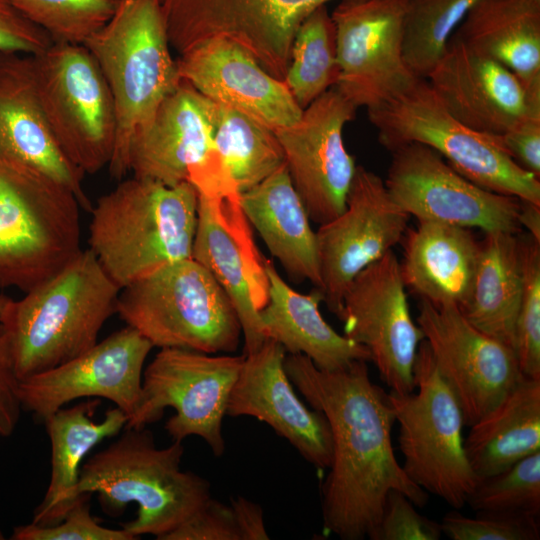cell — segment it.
I'll return each instance as SVG.
<instances>
[{
  "mask_svg": "<svg viewBox=\"0 0 540 540\" xmlns=\"http://www.w3.org/2000/svg\"><path fill=\"white\" fill-rule=\"evenodd\" d=\"M284 368L330 427L332 459L321 486L327 533L341 540L369 538L391 490L405 494L416 507L426 505L428 493L396 459L391 441L394 412L388 394L372 382L367 361L327 371L304 355L288 354Z\"/></svg>",
  "mask_w": 540,
  "mask_h": 540,
  "instance_id": "1",
  "label": "cell"
},
{
  "mask_svg": "<svg viewBox=\"0 0 540 540\" xmlns=\"http://www.w3.org/2000/svg\"><path fill=\"white\" fill-rule=\"evenodd\" d=\"M119 292L87 248L23 297L11 299L0 320V348L18 380L92 348L116 313Z\"/></svg>",
  "mask_w": 540,
  "mask_h": 540,
  "instance_id": "2",
  "label": "cell"
},
{
  "mask_svg": "<svg viewBox=\"0 0 540 540\" xmlns=\"http://www.w3.org/2000/svg\"><path fill=\"white\" fill-rule=\"evenodd\" d=\"M90 213L88 249L120 289L192 257L198 194L189 182L122 179Z\"/></svg>",
  "mask_w": 540,
  "mask_h": 540,
  "instance_id": "3",
  "label": "cell"
},
{
  "mask_svg": "<svg viewBox=\"0 0 540 540\" xmlns=\"http://www.w3.org/2000/svg\"><path fill=\"white\" fill-rule=\"evenodd\" d=\"M183 454L181 441L159 448L146 427H125L115 442L81 466L74 499L96 493L112 515L134 503L137 517L122 528L136 539L152 535L163 540L212 497L207 479L181 470Z\"/></svg>",
  "mask_w": 540,
  "mask_h": 540,
  "instance_id": "4",
  "label": "cell"
},
{
  "mask_svg": "<svg viewBox=\"0 0 540 540\" xmlns=\"http://www.w3.org/2000/svg\"><path fill=\"white\" fill-rule=\"evenodd\" d=\"M84 46L110 89L116 113L111 177L129 172L127 151L136 131L182 81L171 55L158 0H120L108 23Z\"/></svg>",
  "mask_w": 540,
  "mask_h": 540,
  "instance_id": "5",
  "label": "cell"
},
{
  "mask_svg": "<svg viewBox=\"0 0 540 540\" xmlns=\"http://www.w3.org/2000/svg\"><path fill=\"white\" fill-rule=\"evenodd\" d=\"M116 313L160 349L229 354L241 341V323L231 300L192 257L120 289Z\"/></svg>",
  "mask_w": 540,
  "mask_h": 540,
  "instance_id": "6",
  "label": "cell"
},
{
  "mask_svg": "<svg viewBox=\"0 0 540 540\" xmlns=\"http://www.w3.org/2000/svg\"><path fill=\"white\" fill-rule=\"evenodd\" d=\"M379 142L390 152L417 142L435 150L458 173L487 190L540 205V181L508 154L501 136L476 131L454 118L427 80L368 110Z\"/></svg>",
  "mask_w": 540,
  "mask_h": 540,
  "instance_id": "7",
  "label": "cell"
},
{
  "mask_svg": "<svg viewBox=\"0 0 540 540\" xmlns=\"http://www.w3.org/2000/svg\"><path fill=\"white\" fill-rule=\"evenodd\" d=\"M413 378L412 392L388 394L399 424L402 468L427 493L461 509L479 479L466 457L461 408L424 339L417 351Z\"/></svg>",
  "mask_w": 540,
  "mask_h": 540,
  "instance_id": "8",
  "label": "cell"
},
{
  "mask_svg": "<svg viewBox=\"0 0 540 540\" xmlns=\"http://www.w3.org/2000/svg\"><path fill=\"white\" fill-rule=\"evenodd\" d=\"M76 196L42 177L0 164V288L27 292L82 249Z\"/></svg>",
  "mask_w": 540,
  "mask_h": 540,
  "instance_id": "9",
  "label": "cell"
},
{
  "mask_svg": "<svg viewBox=\"0 0 540 540\" xmlns=\"http://www.w3.org/2000/svg\"><path fill=\"white\" fill-rule=\"evenodd\" d=\"M31 60L38 100L62 153L84 175L108 167L116 142L115 106L89 50L52 43Z\"/></svg>",
  "mask_w": 540,
  "mask_h": 540,
  "instance_id": "10",
  "label": "cell"
},
{
  "mask_svg": "<svg viewBox=\"0 0 540 540\" xmlns=\"http://www.w3.org/2000/svg\"><path fill=\"white\" fill-rule=\"evenodd\" d=\"M244 358L243 353L216 355L160 349L143 371L140 401L126 427H146L171 407L175 414L167 420L165 429L173 441L199 436L214 456H223V419Z\"/></svg>",
  "mask_w": 540,
  "mask_h": 540,
  "instance_id": "11",
  "label": "cell"
},
{
  "mask_svg": "<svg viewBox=\"0 0 540 540\" xmlns=\"http://www.w3.org/2000/svg\"><path fill=\"white\" fill-rule=\"evenodd\" d=\"M158 1L168 41L179 55L208 39H227L283 80L297 29L331 0Z\"/></svg>",
  "mask_w": 540,
  "mask_h": 540,
  "instance_id": "12",
  "label": "cell"
},
{
  "mask_svg": "<svg viewBox=\"0 0 540 540\" xmlns=\"http://www.w3.org/2000/svg\"><path fill=\"white\" fill-rule=\"evenodd\" d=\"M408 0H341L331 18L338 77L334 87L356 108H377L418 78L403 53Z\"/></svg>",
  "mask_w": 540,
  "mask_h": 540,
  "instance_id": "13",
  "label": "cell"
},
{
  "mask_svg": "<svg viewBox=\"0 0 540 540\" xmlns=\"http://www.w3.org/2000/svg\"><path fill=\"white\" fill-rule=\"evenodd\" d=\"M391 153L385 185L395 203L418 222L479 228L485 233L522 230L520 199L473 183L424 144L407 143Z\"/></svg>",
  "mask_w": 540,
  "mask_h": 540,
  "instance_id": "14",
  "label": "cell"
},
{
  "mask_svg": "<svg viewBox=\"0 0 540 540\" xmlns=\"http://www.w3.org/2000/svg\"><path fill=\"white\" fill-rule=\"evenodd\" d=\"M337 317L344 323V335L368 350L390 391L414 390L413 367L424 338L412 319L400 262L392 250L354 277Z\"/></svg>",
  "mask_w": 540,
  "mask_h": 540,
  "instance_id": "15",
  "label": "cell"
},
{
  "mask_svg": "<svg viewBox=\"0 0 540 540\" xmlns=\"http://www.w3.org/2000/svg\"><path fill=\"white\" fill-rule=\"evenodd\" d=\"M416 323L466 426L493 411L524 377L515 351L474 327L458 307L421 300Z\"/></svg>",
  "mask_w": 540,
  "mask_h": 540,
  "instance_id": "16",
  "label": "cell"
},
{
  "mask_svg": "<svg viewBox=\"0 0 540 540\" xmlns=\"http://www.w3.org/2000/svg\"><path fill=\"white\" fill-rule=\"evenodd\" d=\"M409 217L380 176L357 166L345 209L316 231L320 290L332 313L354 277L403 239Z\"/></svg>",
  "mask_w": 540,
  "mask_h": 540,
  "instance_id": "17",
  "label": "cell"
},
{
  "mask_svg": "<svg viewBox=\"0 0 540 540\" xmlns=\"http://www.w3.org/2000/svg\"><path fill=\"white\" fill-rule=\"evenodd\" d=\"M355 111L333 86L304 108L295 124L274 130L291 182L310 220L319 225L346 206L357 166L344 145L343 129Z\"/></svg>",
  "mask_w": 540,
  "mask_h": 540,
  "instance_id": "18",
  "label": "cell"
},
{
  "mask_svg": "<svg viewBox=\"0 0 540 540\" xmlns=\"http://www.w3.org/2000/svg\"><path fill=\"white\" fill-rule=\"evenodd\" d=\"M218 104L186 81L134 132L127 166L134 177L167 186L193 183L224 164L214 144Z\"/></svg>",
  "mask_w": 540,
  "mask_h": 540,
  "instance_id": "19",
  "label": "cell"
},
{
  "mask_svg": "<svg viewBox=\"0 0 540 540\" xmlns=\"http://www.w3.org/2000/svg\"><path fill=\"white\" fill-rule=\"evenodd\" d=\"M153 345L126 325L83 354L19 381L22 409L44 421L80 398L110 400L128 417L142 392L143 367Z\"/></svg>",
  "mask_w": 540,
  "mask_h": 540,
  "instance_id": "20",
  "label": "cell"
},
{
  "mask_svg": "<svg viewBox=\"0 0 540 540\" xmlns=\"http://www.w3.org/2000/svg\"><path fill=\"white\" fill-rule=\"evenodd\" d=\"M426 79L454 118L482 133L502 136L540 115V93L528 91L503 64L453 35Z\"/></svg>",
  "mask_w": 540,
  "mask_h": 540,
  "instance_id": "21",
  "label": "cell"
},
{
  "mask_svg": "<svg viewBox=\"0 0 540 540\" xmlns=\"http://www.w3.org/2000/svg\"><path fill=\"white\" fill-rule=\"evenodd\" d=\"M286 355L284 348L269 338L258 350L246 354L226 414L266 423L308 463L328 469L332 459L329 424L320 411L309 409L295 393L284 368Z\"/></svg>",
  "mask_w": 540,
  "mask_h": 540,
  "instance_id": "22",
  "label": "cell"
},
{
  "mask_svg": "<svg viewBox=\"0 0 540 540\" xmlns=\"http://www.w3.org/2000/svg\"><path fill=\"white\" fill-rule=\"evenodd\" d=\"M0 164L68 189L90 212L84 174L62 153L44 117L31 55L0 52Z\"/></svg>",
  "mask_w": 540,
  "mask_h": 540,
  "instance_id": "23",
  "label": "cell"
},
{
  "mask_svg": "<svg viewBox=\"0 0 540 540\" xmlns=\"http://www.w3.org/2000/svg\"><path fill=\"white\" fill-rule=\"evenodd\" d=\"M176 62L181 80L202 95L272 130L293 125L302 115L285 82L232 41L208 39L182 53Z\"/></svg>",
  "mask_w": 540,
  "mask_h": 540,
  "instance_id": "24",
  "label": "cell"
},
{
  "mask_svg": "<svg viewBox=\"0 0 540 540\" xmlns=\"http://www.w3.org/2000/svg\"><path fill=\"white\" fill-rule=\"evenodd\" d=\"M403 239L400 270L406 288L436 306L461 309L470 296L480 254L471 229L420 221Z\"/></svg>",
  "mask_w": 540,
  "mask_h": 540,
  "instance_id": "25",
  "label": "cell"
},
{
  "mask_svg": "<svg viewBox=\"0 0 540 540\" xmlns=\"http://www.w3.org/2000/svg\"><path fill=\"white\" fill-rule=\"evenodd\" d=\"M268 299L258 311L267 338L278 342L288 354L308 357L322 370L342 369L357 360L370 361L368 350L336 332L323 318L320 289L308 294L292 289L265 260Z\"/></svg>",
  "mask_w": 540,
  "mask_h": 540,
  "instance_id": "26",
  "label": "cell"
},
{
  "mask_svg": "<svg viewBox=\"0 0 540 540\" xmlns=\"http://www.w3.org/2000/svg\"><path fill=\"white\" fill-rule=\"evenodd\" d=\"M240 201L248 222L288 275L320 289L316 232L286 165L241 193Z\"/></svg>",
  "mask_w": 540,
  "mask_h": 540,
  "instance_id": "27",
  "label": "cell"
},
{
  "mask_svg": "<svg viewBox=\"0 0 540 540\" xmlns=\"http://www.w3.org/2000/svg\"><path fill=\"white\" fill-rule=\"evenodd\" d=\"M99 403L88 400L71 408L62 407L43 421L51 444V474L31 523L51 526L63 520L79 500L75 501L74 491L86 454L126 427L128 417L116 406L106 411L102 421H93Z\"/></svg>",
  "mask_w": 540,
  "mask_h": 540,
  "instance_id": "28",
  "label": "cell"
},
{
  "mask_svg": "<svg viewBox=\"0 0 540 540\" xmlns=\"http://www.w3.org/2000/svg\"><path fill=\"white\" fill-rule=\"evenodd\" d=\"M453 36L511 70L540 93V5L527 0H479Z\"/></svg>",
  "mask_w": 540,
  "mask_h": 540,
  "instance_id": "29",
  "label": "cell"
},
{
  "mask_svg": "<svg viewBox=\"0 0 540 540\" xmlns=\"http://www.w3.org/2000/svg\"><path fill=\"white\" fill-rule=\"evenodd\" d=\"M470 427L464 449L478 479L540 451V379L523 377L493 411Z\"/></svg>",
  "mask_w": 540,
  "mask_h": 540,
  "instance_id": "30",
  "label": "cell"
},
{
  "mask_svg": "<svg viewBox=\"0 0 540 540\" xmlns=\"http://www.w3.org/2000/svg\"><path fill=\"white\" fill-rule=\"evenodd\" d=\"M522 293L518 234L488 232L470 296L460 309L474 327L515 351V327Z\"/></svg>",
  "mask_w": 540,
  "mask_h": 540,
  "instance_id": "31",
  "label": "cell"
},
{
  "mask_svg": "<svg viewBox=\"0 0 540 540\" xmlns=\"http://www.w3.org/2000/svg\"><path fill=\"white\" fill-rule=\"evenodd\" d=\"M192 258L211 273L231 300L241 323L243 354L258 350L268 338L254 304L244 257L238 244L199 197Z\"/></svg>",
  "mask_w": 540,
  "mask_h": 540,
  "instance_id": "32",
  "label": "cell"
},
{
  "mask_svg": "<svg viewBox=\"0 0 540 540\" xmlns=\"http://www.w3.org/2000/svg\"><path fill=\"white\" fill-rule=\"evenodd\" d=\"M214 144L240 193L256 186L285 164L274 130L245 113L220 104Z\"/></svg>",
  "mask_w": 540,
  "mask_h": 540,
  "instance_id": "33",
  "label": "cell"
},
{
  "mask_svg": "<svg viewBox=\"0 0 540 540\" xmlns=\"http://www.w3.org/2000/svg\"><path fill=\"white\" fill-rule=\"evenodd\" d=\"M337 77L334 25L326 5H322L297 29L283 81L304 109L333 87Z\"/></svg>",
  "mask_w": 540,
  "mask_h": 540,
  "instance_id": "34",
  "label": "cell"
},
{
  "mask_svg": "<svg viewBox=\"0 0 540 540\" xmlns=\"http://www.w3.org/2000/svg\"><path fill=\"white\" fill-rule=\"evenodd\" d=\"M479 0H408L403 53L410 70L426 79L444 55L450 38Z\"/></svg>",
  "mask_w": 540,
  "mask_h": 540,
  "instance_id": "35",
  "label": "cell"
},
{
  "mask_svg": "<svg viewBox=\"0 0 540 540\" xmlns=\"http://www.w3.org/2000/svg\"><path fill=\"white\" fill-rule=\"evenodd\" d=\"M53 43L84 45L114 15L120 0H11Z\"/></svg>",
  "mask_w": 540,
  "mask_h": 540,
  "instance_id": "36",
  "label": "cell"
},
{
  "mask_svg": "<svg viewBox=\"0 0 540 540\" xmlns=\"http://www.w3.org/2000/svg\"><path fill=\"white\" fill-rule=\"evenodd\" d=\"M466 504L476 512L540 513V451L495 475L479 479Z\"/></svg>",
  "mask_w": 540,
  "mask_h": 540,
  "instance_id": "37",
  "label": "cell"
},
{
  "mask_svg": "<svg viewBox=\"0 0 540 540\" xmlns=\"http://www.w3.org/2000/svg\"><path fill=\"white\" fill-rule=\"evenodd\" d=\"M522 293L515 327V353L524 377L540 379V242L519 236Z\"/></svg>",
  "mask_w": 540,
  "mask_h": 540,
  "instance_id": "38",
  "label": "cell"
},
{
  "mask_svg": "<svg viewBox=\"0 0 540 540\" xmlns=\"http://www.w3.org/2000/svg\"><path fill=\"white\" fill-rule=\"evenodd\" d=\"M442 533L452 540H538L539 515L522 512L479 511L475 517L447 513Z\"/></svg>",
  "mask_w": 540,
  "mask_h": 540,
  "instance_id": "39",
  "label": "cell"
},
{
  "mask_svg": "<svg viewBox=\"0 0 540 540\" xmlns=\"http://www.w3.org/2000/svg\"><path fill=\"white\" fill-rule=\"evenodd\" d=\"M89 494L79 498L59 523L39 526L33 523L15 527L13 540H135L125 529L101 526L90 514Z\"/></svg>",
  "mask_w": 540,
  "mask_h": 540,
  "instance_id": "40",
  "label": "cell"
},
{
  "mask_svg": "<svg viewBox=\"0 0 540 540\" xmlns=\"http://www.w3.org/2000/svg\"><path fill=\"white\" fill-rule=\"evenodd\" d=\"M440 522L416 510V505L402 492L391 490L385 499L381 518L369 536L371 540H438Z\"/></svg>",
  "mask_w": 540,
  "mask_h": 540,
  "instance_id": "41",
  "label": "cell"
},
{
  "mask_svg": "<svg viewBox=\"0 0 540 540\" xmlns=\"http://www.w3.org/2000/svg\"><path fill=\"white\" fill-rule=\"evenodd\" d=\"M163 540H240L230 505L208 499Z\"/></svg>",
  "mask_w": 540,
  "mask_h": 540,
  "instance_id": "42",
  "label": "cell"
},
{
  "mask_svg": "<svg viewBox=\"0 0 540 540\" xmlns=\"http://www.w3.org/2000/svg\"><path fill=\"white\" fill-rule=\"evenodd\" d=\"M52 43L48 34L28 20L11 0H0V52L33 56Z\"/></svg>",
  "mask_w": 540,
  "mask_h": 540,
  "instance_id": "43",
  "label": "cell"
},
{
  "mask_svg": "<svg viewBox=\"0 0 540 540\" xmlns=\"http://www.w3.org/2000/svg\"><path fill=\"white\" fill-rule=\"evenodd\" d=\"M501 141L508 154L523 169L540 176V115H532L507 133Z\"/></svg>",
  "mask_w": 540,
  "mask_h": 540,
  "instance_id": "44",
  "label": "cell"
},
{
  "mask_svg": "<svg viewBox=\"0 0 540 540\" xmlns=\"http://www.w3.org/2000/svg\"><path fill=\"white\" fill-rule=\"evenodd\" d=\"M19 380L5 360L0 348V436L15 431L22 406L18 394Z\"/></svg>",
  "mask_w": 540,
  "mask_h": 540,
  "instance_id": "45",
  "label": "cell"
},
{
  "mask_svg": "<svg viewBox=\"0 0 540 540\" xmlns=\"http://www.w3.org/2000/svg\"><path fill=\"white\" fill-rule=\"evenodd\" d=\"M240 540H268L262 507L242 496L231 499L230 504Z\"/></svg>",
  "mask_w": 540,
  "mask_h": 540,
  "instance_id": "46",
  "label": "cell"
},
{
  "mask_svg": "<svg viewBox=\"0 0 540 540\" xmlns=\"http://www.w3.org/2000/svg\"><path fill=\"white\" fill-rule=\"evenodd\" d=\"M518 221L521 229H526L528 235L540 242V205L520 199Z\"/></svg>",
  "mask_w": 540,
  "mask_h": 540,
  "instance_id": "47",
  "label": "cell"
},
{
  "mask_svg": "<svg viewBox=\"0 0 540 540\" xmlns=\"http://www.w3.org/2000/svg\"><path fill=\"white\" fill-rule=\"evenodd\" d=\"M11 301V298H9L8 296H5V295H2L0 294V320L9 304V302Z\"/></svg>",
  "mask_w": 540,
  "mask_h": 540,
  "instance_id": "48",
  "label": "cell"
},
{
  "mask_svg": "<svg viewBox=\"0 0 540 540\" xmlns=\"http://www.w3.org/2000/svg\"><path fill=\"white\" fill-rule=\"evenodd\" d=\"M527 1L534 3L536 5H540V0H527Z\"/></svg>",
  "mask_w": 540,
  "mask_h": 540,
  "instance_id": "49",
  "label": "cell"
},
{
  "mask_svg": "<svg viewBox=\"0 0 540 540\" xmlns=\"http://www.w3.org/2000/svg\"><path fill=\"white\" fill-rule=\"evenodd\" d=\"M0 539H2L1 534H0Z\"/></svg>",
  "mask_w": 540,
  "mask_h": 540,
  "instance_id": "50",
  "label": "cell"
}]
</instances>
